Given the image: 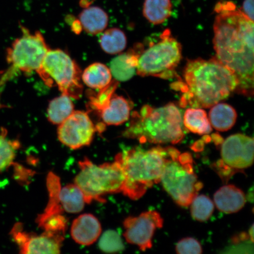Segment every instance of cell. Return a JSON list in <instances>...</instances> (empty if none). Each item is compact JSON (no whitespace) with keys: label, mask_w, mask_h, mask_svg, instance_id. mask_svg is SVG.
I'll list each match as a JSON object with an SVG mask.
<instances>
[{"label":"cell","mask_w":254,"mask_h":254,"mask_svg":"<svg viewBox=\"0 0 254 254\" xmlns=\"http://www.w3.org/2000/svg\"><path fill=\"white\" fill-rule=\"evenodd\" d=\"M12 237L25 254L60 253L64 236L44 232L41 235L25 233L20 224L15 225L12 231Z\"/></svg>","instance_id":"13"},{"label":"cell","mask_w":254,"mask_h":254,"mask_svg":"<svg viewBox=\"0 0 254 254\" xmlns=\"http://www.w3.org/2000/svg\"><path fill=\"white\" fill-rule=\"evenodd\" d=\"M172 7L171 0H145L143 15L152 24H161L170 17Z\"/></svg>","instance_id":"22"},{"label":"cell","mask_w":254,"mask_h":254,"mask_svg":"<svg viewBox=\"0 0 254 254\" xmlns=\"http://www.w3.org/2000/svg\"><path fill=\"white\" fill-rule=\"evenodd\" d=\"M240 10L248 18L254 21V0H244Z\"/></svg>","instance_id":"31"},{"label":"cell","mask_w":254,"mask_h":254,"mask_svg":"<svg viewBox=\"0 0 254 254\" xmlns=\"http://www.w3.org/2000/svg\"><path fill=\"white\" fill-rule=\"evenodd\" d=\"M166 149V159L160 182L175 202L187 207L202 188V183L194 172L191 154L181 153L173 147Z\"/></svg>","instance_id":"5"},{"label":"cell","mask_w":254,"mask_h":254,"mask_svg":"<svg viewBox=\"0 0 254 254\" xmlns=\"http://www.w3.org/2000/svg\"><path fill=\"white\" fill-rule=\"evenodd\" d=\"M143 47L138 44L128 52L121 54L111 60L110 69L117 81H126L131 79L136 73L139 55Z\"/></svg>","instance_id":"15"},{"label":"cell","mask_w":254,"mask_h":254,"mask_svg":"<svg viewBox=\"0 0 254 254\" xmlns=\"http://www.w3.org/2000/svg\"><path fill=\"white\" fill-rule=\"evenodd\" d=\"M80 26L89 34H99L106 30L109 17L103 9L91 7L84 9L79 16Z\"/></svg>","instance_id":"18"},{"label":"cell","mask_w":254,"mask_h":254,"mask_svg":"<svg viewBox=\"0 0 254 254\" xmlns=\"http://www.w3.org/2000/svg\"><path fill=\"white\" fill-rule=\"evenodd\" d=\"M81 69L64 51L49 50L39 76L48 86L57 85L62 94L79 99L83 93Z\"/></svg>","instance_id":"8"},{"label":"cell","mask_w":254,"mask_h":254,"mask_svg":"<svg viewBox=\"0 0 254 254\" xmlns=\"http://www.w3.org/2000/svg\"><path fill=\"white\" fill-rule=\"evenodd\" d=\"M123 135L141 143L178 144L184 137L182 114L173 103L158 108L145 105L133 113Z\"/></svg>","instance_id":"3"},{"label":"cell","mask_w":254,"mask_h":254,"mask_svg":"<svg viewBox=\"0 0 254 254\" xmlns=\"http://www.w3.org/2000/svg\"><path fill=\"white\" fill-rule=\"evenodd\" d=\"M211 108L209 120L215 129L224 132L233 128L237 119L236 111L233 107L229 104L219 103Z\"/></svg>","instance_id":"19"},{"label":"cell","mask_w":254,"mask_h":254,"mask_svg":"<svg viewBox=\"0 0 254 254\" xmlns=\"http://www.w3.org/2000/svg\"><path fill=\"white\" fill-rule=\"evenodd\" d=\"M184 125L190 131L199 135H206L212 131V127L206 113L199 108H193L186 111Z\"/></svg>","instance_id":"24"},{"label":"cell","mask_w":254,"mask_h":254,"mask_svg":"<svg viewBox=\"0 0 254 254\" xmlns=\"http://www.w3.org/2000/svg\"><path fill=\"white\" fill-rule=\"evenodd\" d=\"M182 59V45L167 29L157 43L142 51L136 73L141 77L172 78L176 75V69Z\"/></svg>","instance_id":"7"},{"label":"cell","mask_w":254,"mask_h":254,"mask_svg":"<svg viewBox=\"0 0 254 254\" xmlns=\"http://www.w3.org/2000/svg\"><path fill=\"white\" fill-rule=\"evenodd\" d=\"M39 227L45 232L64 236L67 221L62 214H55L46 217H38Z\"/></svg>","instance_id":"28"},{"label":"cell","mask_w":254,"mask_h":254,"mask_svg":"<svg viewBox=\"0 0 254 254\" xmlns=\"http://www.w3.org/2000/svg\"><path fill=\"white\" fill-rule=\"evenodd\" d=\"M127 37L119 28H112L101 35L100 44L104 52L117 55L123 52L127 46Z\"/></svg>","instance_id":"25"},{"label":"cell","mask_w":254,"mask_h":254,"mask_svg":"<svg viewBox=\"0 0 254 254\" xmlns=\"http://www.w3.org/2000/svg\"><path fill=\"white\" fill-rule=\"evenodd\" d=\"M101 234L100 222L93 215L82 214L72 222L71 228V237L79 245H92L100 237Z\"/></svg>","instance_id":"14"},{"label":"cell","mask_w":254,"mask_h":254,"mask_svg":"<svg viewBox=\"0 0 254 254\" xmlns=\"http://www.w3.org/2000/svg\"><path fill=\"white\" fill-rule=\"evenodd\" d=\"M112 77L109 67L100 63L92 64L81 74V80L87 87L99 90L109 85Z\"/></svg>","instance_id":"20"},{"label":"cell","mask_w":254,"mask_h":254,"mask_svg":"<svg viewBox=\"0 0 254 254\" xmlns=\"http://www.w3.org/2000/svg\"><path fill=\"white\" fill-rule=\"evenodd\" d=\"M98 111L105 125L119 126L129 119L131 106L126 98L114 93Z\"/></svg>","instance_id":"16"},{"label":"cell","mask_w":254,"mask_h":254,"mask_svg":"<svg viewBox=\"0 0 254 254\" xmlns=\"http://www.w3.org/2000/svg\"><path fill=\"white\" fill-rule=\"evenodd\" d=\"M59 200L63 210L71 214L81 212L87 203L83 192L75 183L61 187Z\"/></svg>","instance_id":"21"},{"label":"cell","mask_w":254,"mask_h":254,"mask_svg":"<svg viewBox=\"0 0 254 254\" xmlns=\"http://www.w3.org/2000/svg\"><path fill=\"white\" fill-rule=\"evenodd\" d=\"M249 236L250 237L251 241H252V242H253V241H254V225H253L252 227H251V228H250Z\"/></svg>","instance_id":"32"},{"label":"cell","mask_w":254,"mask_h":254,"mask_svg":"<svg viewBox=\"0 0 254 254\" xmlns=\"http://www.w3.org/2000/svg\"><path fill=\"white\" fill-rule=\"evenodd\" d=\"M99 248L104 252L113 253L125 249L122 238L117 231L108 230L103 234L99 241Z\"/></svg>","instance_id":"29"},{"label":"cell","mask_w":254,"mask_h":254,"mask_svg":"<svg viewBox=\"0 0 254 254\" xmlns=\"http://www.w3.org/2000/svg\"><path fill=\"white\" fill-rule=\"evenodd\" d=\"M190 205L192 218L200 222L207 221L214 210V202L204 195H196Z\"/></svg>","instance_id":"26"},{"label":"cell","mask_w":254,"mask_h":254,"mask_svg":"<svg viewBox=\"0 0 254 254\" xmlns=\"http://www.w3.org/2000/svg\"><path fill=\"white\" fill-rule=\"evenodd\" d=\"M163 221L161 215L155 211L143 212L138 217H129L124 221V237L127 242L145 252L151 249L155 231L163 227Z\"/></svg>","instance_id":"11"},{"label":"cell","mask_w":254,"mask_h":254,"mask_svg":"<svg viewBox=\"0 0 254 254\" xmlns=\"http://www.w3.org/2000/svg\"><path fill=\"white\" fill-rule=\"evenodd\" d=\"M22 30V36L16 39L7 50L9 69L28 74L36 72L39 75L50 49L39 31L33 34L24 28Z\"/></svg>","instance_id":"9"},{"label":"cell","mask_w":254,"mask_h":254,"mask_svg":"<svg viewBox=\"0 0 254 254\" xmlns=\"http://www.w3.org/2000/svg\"><path fill=\"white\" fill-rule=\"evenodd\" d=\"M254 139L242 134L232 135L222 142V163L234 170H244L254 161Z\"/></svg>","instance_id":"12"},{"label":"cell","mask_w":254,"mask_h":254,"mask_svg":"<svg viewBox=\"0 0 254 254\" xmlns=\"http://www.w3.org/2000/svg\"><path fill=\"white\" fill-rule=\"evenodd\" d=\"M184 81L173 84L182 92L180 105L209 109L236 93L238 80L217 57L208 60H189L184 71Z\"/></svg>","instance_id":"2"},{"label":"cell","mask_w":254,"mask_h":254,"mask_svg":"<svg viewBox=\"0 0 254 254\" xmlns=\"http://www.w3.org/2000/svg\"><path fill=\"white\" fill-rule=\"evenodd\" d=\"M19 147L20 142L8 139L7 131L3 129L0 134V171L6 169L12 163L16 150Z\"/></svg>","instance_id":"27"},{"label":"cell","mask_w":254,"mask_h":254,"mask_svg":"<svg viewBox=\"0 0 254 254\" xmlns=\"http://www.w3.org/2000/svg\"><path fill=\"white\" fill-rule=\"evenodd\" d=\"M74 111L71 98L62 94L60 96L50 101L47 109V118L54 125H60Z\"/></svg>","instance_id":"23"},{"label":"cell","mask_w":254,"mask_h":254,"mask_svg":"<svg viewBox=\"0 0 254 254\" xmlns=\"http://www.w3.org/2000/svg\"><path fill=\"white\" fill-rule=\"evenodd\" d=\"M176 252L179 254H201L202 249L197 240L188 237L184 238L177 243Z\"/></svg>","instance_id":"30"},{"label":"cell","mask_w":254,"mask_h":254,"mask_svg":"<svg viewBox=\"0 0 254 254\" xmlns=\"http://www.w3.org/2000/svg\"><path fill=\"white\" fill-rule=\"evenodd\" d=\"M214 200L218 210L226 214L240 211L246 202L243 190L234 185L222 187L215 193Z\"/></svg>","instance_id":"17"},{"label":"cell","mask_w":254,"mask_h":254,"mask_svg":"<svg viewBox=\"0 0 254 254\" xmlns=\"http://www.w3.org/2000/svg\"><path fill=\"white\" fill-rule=\"evenodd\" d=\"M166 155V148L160 146L148 150L132 148L118 154L115 160L122 166L125 176L124 194L138 199L148 189L160 183Z\"/></svg>","instance_id":"4"},{"label":"cell","mask_w":254,"mask_h":254,"mask_svg":"<svg viewBox=\"0 0 254 254\" xmlns=\"http://www.w3.org/2000/svg\"><path fill=\"white\" fill-rule=\"evenodd\" d=\"M97 129L87 113L74 111L60 124L57 134L62 144L72 150H77L91 144Z\"/></svg>","instance_id":"10"},{"label":"cell","mask_w":254,"mask_h":254,"mask_svg":"<svg viewBox=\"0 0 254 254\" xmlns=\"http://www.w3.org/2000/svg\"><path fill=\"white\" fill-rule=\"evenodd\" d=\"M214 47L217 58L236 76V93L254 94V21L237 9L233 2L215 8Z\"/></svg>","instance_id":"1"},{"label":"cell","mask_w":254,"mask_h":254,"mask_svg":"<svg viewBox=\"0 0 254 254\" xmlns=\"http://www.w3.org/2000/svg\"><path fill=\"white\" fill-rule=\"evenodd\" d=\"M79 166L75 184L83 192L87 203L93 200L104 202V195L123 191L125 176L118 161L97 166L85 158Z\"/></svg>","instance_id":"6"}]
</instances>
